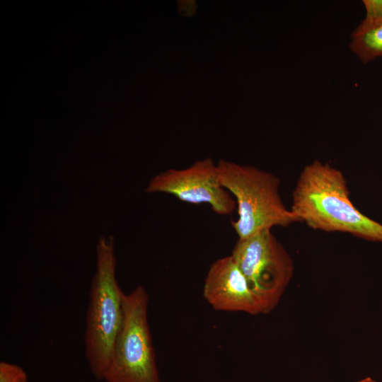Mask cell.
I'll return each mask as SVG.
<instances>
[{
  "label": "cell",
  "mask_w": 382,
  "mask_h": 382,
  "mask_svg": "<svg viewBox=\"0 0 382 382\" xmlns=\"http://www.w3.org/2000/svg\"><path fill=\"white\" fill-rule=\"evenodd\" d=\"M349 48L363 63L382 57V22H361L351 33Z\"/></svg>",
  "instance_id": "ba28073f"
},
{
  "label": "cell",
  "mask_w": 382,
  "mask_h": 382,
  "mask_svg": "<svg viewBox=\"0 0 382 382\" xmlns=\"http://www.w3.org/2000/svg\"><path fill=\"white\" fill-rule=\"evenodd\" d=\"M357 382H376V381L371 377H366L364 378L359 380Z\"/></svg>",
  "instance_id": "8fae6325"
},
{
  "label": "cell",
  "mask_w": 382,
  "mask_h": 382,
  "mask_svg": "<svg viewBox=\"0 0 382 382\" xmlns=\"http://www.w3.org/2000/svg\"><path fill=\"white\" fill-rule=\"evenodd\" d=\"M203 296L216 311L265 313L262 304L231 255L219 258L210 266Z\"/></svg>",
  "instance_id": "52a82bcc"
},
{
  "label": "cell",
  "mask_w": 382,
  "mask_h": 382,
  "mask_svg": "<svg viewBox=\"0 0 382 382\" xmlns=\"http://www.w3.org/2000/svg\"><path fill=\"white\" fill-rule=\"evenodd\" d=\"M217 169L221 184L235 197L238 219L231 221V226L238 239L274 226L301 222L284 204L279 194L280 180L274 174L224 160L217 163Z\"/></svg>",
  "instance_id": "3957f363"
},
{
  "label": "cell",
  "mask_w": 382,
  "mask_h": 382,
  "mask_svg": "<svg viewBox=\"0 0 382 382\" xmlns=\"http://www.w3.org/2000/svg\"><path fill=\"white\" fill-rule=\"evenodd\" d=\"M149 296L139 285L123 296V319L104 374L106 382H160L148 323Z\"/></svg>",
  "instance_id": "277c9868"
},
{
  "label": "cell",
  "mask_w": 382,
  "mask_h": 382,
  "mask_svg": "<svg viewBox=\"0 0 382 382\" xmlns=\"http://www.w3.org/2000/svg\"><path fill=\"white\" fill-rule=\"evenodd\" d=\"M149 192H164L190 204H208L219 215H229L236 202L219 179L217 164L211 158L195 162L184 169H168L153 177Z\"/></svg>",
  "instance_id": "8992f818"
},
{
  "label": "cell",
  "mask_w": 382,
  "mask_h": 382,
  "mask_svg": "<svg viewBox=\"0 0 382 382\" xmlns=\"http://www.w3.org/2000/svg\"><path fill=\"white\" fill-rule=\"evenodd\" d=\"M260 300L265 313L278 304L294 274L289 253L266 229L236 243L231 255Z\"/></svg>",
  "instance_id": "5b68a950"
},
{
  "label": "cell",
  "mask_w": 382,
  "mask_h": 382,
  "mask_svg": "<svg viewBox=\"0 0 382 382\" xmlns=\"http://www.w3.org/2000/svg\"><path fill=\"white\" fill-rule=\"evenodd\" d=\"M290 209L314 230L347 233L382 243V224L353 204L344 174L328 163L315 160L302 169Z\"/></svg>",
  "instance_id": "6da1fadb"
},
{
  "label": "cell",
  "mask_w": 382,
  "mask_h": 382,
  "mask_svg": "<svg viewBox=\"0 0 382 382\" xmlns=\"http://www.w3.org/2000/svg\"><path fill=\"white\" fill-rule=\"evenodd\" d=\"M0 382H28L27 374L17 364L1 361Z\"/></svg>",
  "instance_id": "9c48e42d"
},
{
  "label": "cell",
  "mask_w": 382,
  "mask_h": 382,
  "mask_svg": "<svg viewBox=\"0 0 382 382\" xmlns=\"http://www.w3.org/2000/svg\"><path fill=\"white\" fill-rule=\"evenodd\" d=\"M366 15L361 21L366 24L382 22V0H363Z\"/></svg>",
  "instance_id": "30bf717a"
},
{
  "label": "cell",
  "mask_w": 382,
  "mask_h": 382,
  "mask_svg": "<svg viewBox=\"0 0 382 382\" xmlns=\"http://www.w3.org/2000/svg\"><path fill=\"white\" fill-rule=\"evenodd\" d=\"M96 272L92 279L84 335L85 355L99 381L110 364L123 319V296L116 279L114 238L101 237L97 245Z\"/></svg>",
  "instance_id": "7a4b0ae2"
}]
</instances>
